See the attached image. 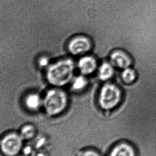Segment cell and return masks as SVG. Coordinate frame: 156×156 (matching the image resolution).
I'll use <instances>...</instances> for the list:
<instances>
[{"instance_id": "16", "label": "cell", "mask_w": 156, "mask_h": 156, "mask_svg": "<svg viewBox=\"0 0 156 156\" xmlns=\"http://www.w3.org/2000/svg\"><path fill=\"white\" fill-rule=\"evenodd\" d=\"M30 152V147H26L24 149V152L26 154H28Z\"/></svg>"}, {"instance_id": "11", "label": "cell", "mask_w": 156, "mask_h": 156, "mask_svg": "<svg viewBox=\"0 0 156 156\" xmlns=\"http://www.w3.org/2000/svg\"><path fill=\"white\" fill-rule=\"evenodd\" d=\"M88 85V80L84 75L78 76L72 82V88L75 91H81L85 89Z\"/></svg>"}, {"instance_id": "2", "label": "cell", "mask_w": 156, "mask_h": 156, "mask_svg": "<svg viewBox=\"0 0 156 156\" xmlns=\"http://www.w3.org/2000/svg\"><path fill=\"white\" fill-rule=\"evenodd\" d=\"M67 103L68 99L65 91L62 89L54 88L47 93L42 105L48 115H56L65 110Z\"/></svg>"}, {"instance_id": "8", "label": "cell", "mask_w": 156, "mask_h": 156, "mask_svg": "<svg viewBox=\"0 0 156 156\" xmlns=\"http://www.w3.org/2000/svg\"><path fill=\"white\" fill-rule=\"evenodd\" d=\"M110 156H135V152L132 147L122 143L115 146L111 152Z\"/></svg>"}, {"instance_id": "1", "label": "cell", "mask_w": 156, "mask_h": 156, "mask_svg": "<svg viewBox=\"0 0 156 156\" xmlns=\"http://www.w3.org/2000/svg\"><path fill=\"white\" fill-rule=\"evenodd\" d=\"M73 62L66 59L52 65L49 69L47 78L49 82L55 86H63L69 83L74 72Z\"/></svg>"}, {"instance_id": "12", "label": "cell", "mask_w": 156, "mask_h": 156, "mask_svg": "<svg viewBox=\"0 0 156 156\" xmlns=\"http://www.w3.org/2000/svg\"><path fill=\"white\" fill-rule=\"evenodd\" d=\"M122 80L126 83H133L136 78V73L134 69L130 67L124 69L122 73Z\"/></svg>"}, {"instance_id": "4", "label": "cell", "mask_w": 156, "mask_h": 156, "mask_svg": "<svg viewBox=\"0 0 156 156\" xmlns=\"http://www.w3.org/2000/svg\"><path fill=\"white\" fill-rule=\"evenodd\" d=\"M23 140L20 134L9 133L3 137L0 142V147L3 154L7 156H15L22 149Z\"/></svg>"}, {"instance_id": "13", "label": "cell", "mask_w": 156, "mask_h": 156, "mask_svg": "<svg viewBox=\"0 0 156 156\" xmlns=\"http://www.w3.org/2000/svg\"><path fill=\"white\" fill-rule=\"evenodd\" d=\"M35 128L31 125L24 126L21 129L20 135L23 140H28L33 138L35 134Z\"/></svg>"}, {"instance_id": "3", "label": "cell", "mask_w": 156, "mask_h": 156, "mask_svg": "<svg viewBox=\"0 0 156 156\" xmlns=\"http://www.w3.org/2000/svg\"><path fill=\"white\" fill-rule=\"evenodd\" d=\"M122 91L116 85L106 83L100 90V106L106 110L112 109L119 104L122 100Z\"/></svg>"}, {"instance_id": "6", "label": "cell", "mask_w": 156, "mask_h": 156, "mask_svg": "<svg viewBox=\"0 0 156 156\" xmlns=\"http://www.w3.org/2000/svg\"><path fill=\"white\" fill-rule=\"evenodd\" d=\"M110 61L113 65L122 69L129 67L132 64L130 56L122 50H115L112 52L111 55Z\"/></svg>"}, {"instance_id": "15", "label": "cell", "mask_w": 156, "mask_h": 156, "mask_svg": "<svg viewBox=\"0 0 156 156\" xmlns=\"http://www.w3.org/2000/svg\"><path fill=\"white\" fill-rule=\"evenodd\" d=\"M48 59L46 58H42L40 60L39 64L41 66H46L48 65Z\"/></svg>"}, {"instance_id": "10", "label": "cell", "mask_w": 156, "mask_h": 156, "mask_svg": "<svg viewBox=\"0 0 156 156\" xmlns=\"http://www.w3.org/2000/svg\"><path fill=\"white\" fill-rule=\"evenodd\" d=\"M114 69L112 64L104 62L100 66L98 70V77L102 81L108 80L112 77Z\"/></svg>"}, {"instance_id": "7", "label": "cell", "mask_w": 156, "mask_h": 156, "mask_svg": "<svg viewBox=\"0 0 156 156\" xmlns=\"http://www.w3.org/2000/svg\"><path fill=\"white\" fill-rule=\"evenodd\" d=\"M98 66L97 61L94 57L85 56L79 61L78 67L81 73L84 76L89 75L95 71Z\"/></svg>"}, {"instance_id": "14", "label": "cell", "mask_w": 156, "mask_h": 156, "mask_svg": "<svg viewBox=\"0 0 156 156\" xmlns=\"http://www.w3.org/2000/svg\"><path fill=\"white\" fill-rule=\"evenodd\" d=\"M81 156H101L99 154H98L97 152L91 151V150H88L87 151L85 152L83 154H82Z\"/></svg>"}, {"instance_id": "5", "label": "cell", "mask_w": 156, "mask_h": 156, "mask_svg": "<svg viewBox=\"0 0 156 156\" xmlns=\"http://www.w3.org/2000/svg\"><path fill=\"white\" fill-rule=\"evenodd\" d=\"M91 41L85 36H78L72 39L68 46L69 52L76 56L85 54L91 50Z\"/></svg>"}, {"instance_id": "9", "label": "cell", "mask_w": 156, "mask_h": 156, "mask_svg": "<svg viewBox=\"0 0 156 156\" xmlns=\"http://www.w3.org/2000/svg\"><path fill=\"white\" fill-rule=\"evenodd\" d=\"M43 104V100L37 94H31L26 97L25 104L28 109L32 111H37Z\"/></svg>"}]
</instances>
